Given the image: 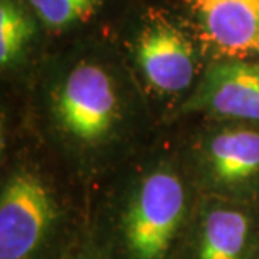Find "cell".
<instances>
[{"mask_svg":"<svg viewBox=\"0 0 259 259\" xmlns=\"http://www.w3.org/2000/svg\"><path fill=\"white\" fill-rule=\"evenodd\" d=\"M20 120L90 192L160 132L120 49L106 37L46 56L22 98Z\"/></svg>","mask_w":259,"mask_h":259,"instance_id":"obj_1","label":"cell"},{"mask_svg":"<svg viewBox=\"0 0 259 259\" xmlns=\"http://www.w3.org/2000/svg\"><path fill=\"white\" fill-rule=\"evenodd\" d=\"M200 194L174 126L91 189L86 239L100 259H182Z\"/></svg>","mask_w":259,"mask_h":259,"instance_id":"obj_2","label":"cell"},{"mask_svg":"<svg viewBox=\"0 0 259 259\" xmlns=\"http://www.w3.org/2000/svg\"><path fill=\"white\" fill-rule=\"evenodd\" d=\"M88 212L90 190L22 125L2 133L0 259H64Z\"/></svg>","mask_w":259,"mask_h":259,"instance_id":"obj_3","label":"cell"},{"mask_svg":"<svg viewBox=\"0 0 259 259\" xmlns=\"http://www.w3.org/2000/svg\"><path fill=\"white\" fill-rule=\"evenodd\" d=\"M113 40L160 128L172 126L210 61L170 2H142L118 20Z\"/></svg>","mask_w":259,"mask_h":259,"instance_id":"obj_4","label":"cell"},{"mask_svg":"<svg viewBox=\"0 0 259 259\" xmlns=\"http://www.w3.org/2000/svg\"><path fill=\"white\" fill-rule=\"evenodd\" d=\"M179 152L197 192L259 205V128L231 121L174 125Z\"/></svg>","mask_w":259,"mask_h":259,"instance_id":"obj_5","label":"cell"},{"mask_svg":"<svg viewBox=\"0 0 259 259\" xmlns=\"http://www.w3.org/2000/svg\"><path fill=\"white\" fill-rule=\"evenodd\" d=\"M215 120L259 128V61H212L174 125L185 120ZM172 125V126H174Z\"/></svg>","mask_w":259,"mask_h":259,"instance_id":"obj_6","label":"cell"},{"mask_svg":"<svg viewBox=\"0 0 259 259\" xmlns=\"http://www.w3.org/2000/svg\"><path fill=\"white\" fill-rule=\"evenodd\" d=\"M207 59L259 61V0H170Z\"/></svg>","mask_w":259,"mask_h":259,"instance_id":"obj_7","label":"cell"},{"mask_svg":"<svg viewBox=\"0 0 259 259\" xmlns=\"http://www.w3.org/2000/svg\"><path fill=\"white\" fill-rule=\"evenodd\" d=\"M182 259H259V205L200 195Z\"/></svg>","mask_w":259,"mask_h":259,"instance_id":"obj_8","label":"cell"},{"mask_svg":"<svg viewBox=\"0 0 259 259\" xmlns=\"http://www.w3.org/2000/svg\"><path fill=\"white\" fill-rule=\"evenodd\" d=\"M48 51L39 20L24 0H0V72L24 98Z\"/></svg>","mask_w":259,"mask_h":259,"instance_id":"obj_9","label":"cell"},{"mask_svg":"<svg viewBox=\"0 0 259 259\" xmlns=\"http://www.w3.org/2000/svg\"><path fill=\"white\" fill-rule=\"evenodd\" d=\"M42 27L46 44L56 51L98 39L115 14L116 0H24Z\"/></svg>","mask_w":259,"mask_h":259,"instance_id":"obj_10","label":"cell"},{"mask_svg":"<svg viewBox=\"0 0 259 259\" xmlns=\"http://www.w3.org/2000/svg\"><path fill=\"white\" fill-rule=\"evenodd\" d=\"M64 259H100V257H98L96 252L93 251V247L90 246V242H88L86 236H84L79 244H77Z\"/></svg>","mask_w":259,"mask_h":259,"instance_id":"obj_11","label":"cell"}]
</instances>
